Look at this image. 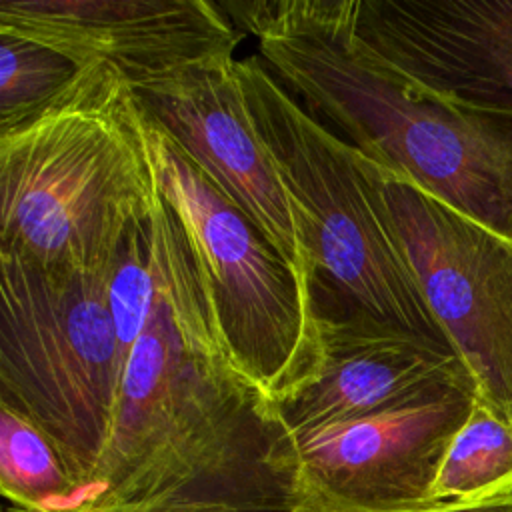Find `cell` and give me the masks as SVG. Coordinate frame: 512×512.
<instances>
[{
	"instance_id": "8992f818",
	"label": "cell",
	"mask_w": 512,
	"mask_h": 512,
	"mask_svg": "<svg viewBox=\"0 0 512 512\" xmlns=\"http://www.w3.org/2000/svg\"><path fill=\"white\" fill-rule=\"evenodd\" d=\"M478 396L470 374L394 408L294 436L300 512H428Z\"/></svg>"
},
{
	"instance_id": "9c48e42d",
	"label": "cell",
	"mask_w": 512,
	"mask_h": 512,
	"mask_svg": "<svg viewBox=\"0 0 512 512\" xmlns=\"http://www.w3.org/2000/svg\"><path fill=\"white\" fill-rule=\"evenodd\" d=\"M362 46L418 92L512 114V0H342Z\"/></svg>"
},
{
	"instance_id": "9a60e30c",
	"label": "cell",
	"mask_w": 512,
	"mask_h": 512,
	"mask_svg": "<svg viewBox=\"0 0 512 512\" xmlns=\"http://www.w3.org/2000/svg\"><path fill=\"white\" fill-rule=\"evenodd\" d=\"M150 220L128 238L108 278V306L126 362L134 342L146 326L156 296V262Z\"/></svg>"
},
{
	"instance_id": "5b68a950",
	"label": "cell",
	"mask_w": 512,
	"mask_h": 512,
	"mask_svg": "<svg viewBox=\"0 0 512 512\" xmlns=\"http://www.w3.org/2000/svg\"><path fill=\"white\" fill-rule=\"evenodd\" d=\"M386 194L432 316L478 396L512 414V240L392 172Z\"/></svg>"
},
{
	"instance_id": "277c9868",
	"label": "cell",
	"mask_w": 512,
	"mask_h": 512,
	"mask_svg": "<svg viewBox=\"0 0 512 512\" xmlns=\"http://www.w3.org/2000/svg\"><path fill=\"white\" fill-rule=\"evenodd\" d=\"M140 114L160 192L188 234L226 344L238 368L276 406L314 368L316 296L180 146Z\"/></svg>"
},
{
	"instance_id": "30bf717a",
	"label": "cell",
	"mask_w": 512,
	"mask_h": 512,
	"mask_svg": "<svg viewBox=\"0 0 512 512\" xmlns=\"http://www.w3.org/2000/svg\"><path fill=\"white\" fill-rule=\"evenodd\" d=\"M0 34L52 48L76 68L108 64L128 82L236 58L248 38L210 0H0Z\"/></svg>"
},
{
	"instance_id": "3957f363",
	"label": "cell",
	"mask_w": 512,
	"mask_h": 512,
	"mask_svg": "<svg viewBox=\"0 0 512 512\" xmlns=\"http://www.w3.org/2000/svg\"><path fill=\"white\" fill-rule=\"evenodd\" d=\"M108 278L0 250V404L50 438L80 500L108 448L126 370Z\"/></svg>"
},
{
	"instance_id": "7c38bea8",
	"label": "cell",
	"mask_w": 512,
	"mask_h": 512,
	"mask_svg": "<svg viewBox=\"0 0 512 512\" xmlns=\"http://www.w3.org/2000/svg\"><path fill=\"white\" fill-rule=\"evenodd\" d=\"M512 494V414L476 396L452 438L432 486V498L484 502Z\"/></svg>"
},
{
	"instance_id": "7a4b0ae2",
	"label": "cell",
	"mask_w": 512,
	"mask_h": 512,
	"mask_svg": "<svg viewBox=\"0 0 512 512\" xmlns=\"http://www.w3.org/2000/svg\"><path fill=\"white\" fill-rule=\"evenodd\" d=\"M236 78L250 122L306 224L318 274L348 306L454 350L406 258L386 194L388 170L302 106L258 54L236 60Z\"/></svg>"
},
{
	"instance_id": "5bb4252c",
	"label": "cell",
	"mask_w": 512,
	"mask_h": 512,
	"mask_svg": "<svg viewBox=\"0 0 512 512\" xmlns=\"http://www.w3.org/2000/svg\"><path fill=\"white\" fill-rule=\"evenodd\" d=\"M76 70L52 48L0 34V128L12 126L56 96Z\"/></svg>"
},
{
	"instance_id": "4fadbf2b",
	"label": "cell",
	"mask_w": 512,
	"mask_h": 512,
	"mask_svg": "<svg viewBox=\"0 0 512 512\" xmlns=\"http://www.w3.org/2000/svg\"><path fill=\"white\" fill-rule=\"evenodd\" d=\"M0 490L6 504L30 512L62 510L80 500L50 438L6 404H0Z\"/></svg>"
},
{
	"instance_id": "ba28073f",
	"label": "cell",
	"mask_w": 512,
	"mask_h": 512,
	"mask_svg": "<svg viewBox=\"0 0 512 512\" xmlns=\"http://www.w3.org/2000/svg\"><path fill=\"white\" fill-rule=\"evenodd\" d=\"M50 512H300L294 436L274 402L256 398L156 452L118 486Z\"/></svg>"
},
{
	"instance_id": "8fae6325",
	"label": "cell",
	"mask_w": 512,
	"mask_h": 512,
	"mask_svg": "<svg viewBox=\"0 0 512 512\" xmlns=\"http://www.w3.org/2000/svg\"><path fill=\"white\" fill-rule=\"evenodd\" d=\"M470 374L460 356L408 328L348 306L318 308V354L310 376L276 412L292 436L410 402Z\"/></svg>"
},
{
	"instance_id": "2e32d148",
	"label": "cell",
	"mask_w": 512,
	"mask_h": 512,
	"mask_svg": "<svg viewBox=\"0 0 512 512\" xmlns=\"http://www.w3.org/2000/svg\"><path fill=\"white\" fill-rule=\"evenodd\" d=\"M428 512H512V494L484 502H446Z\"/></svg>"
},
{
	"instance_id": "6da1fadb",
	"label": "cell",
	"mask_w": 512,
	"mask_h": 512,
	"mask_svg": "<svg viewBox=\"0 0 512 512\" xmlns=\"http://www.w3.org/2000/svg\"><path fill=\"white\" fill-rule=\"evenodd\" d=\"M158 200L138 102L108 64L80 66L56 96L0 128V250L110 274Z\"/></svg>"
},
{
	"instance_id": "52a82bcc",
	"label": "cell",
	"mask_w": 512,
	"mask_h": 512,
	"mask_svg": "<svg viewBox=\"0 0 512 512\" xmlns=\"http://www.w3.org/2000/svg\"><path fill=\"white\" fill-rule=\"evenodd\" d=\"M238 58L208 60L128 82L140 110L264 234L316 296L306 224L260 142L236 78Z\"/></svg>"
}]
</instances>
